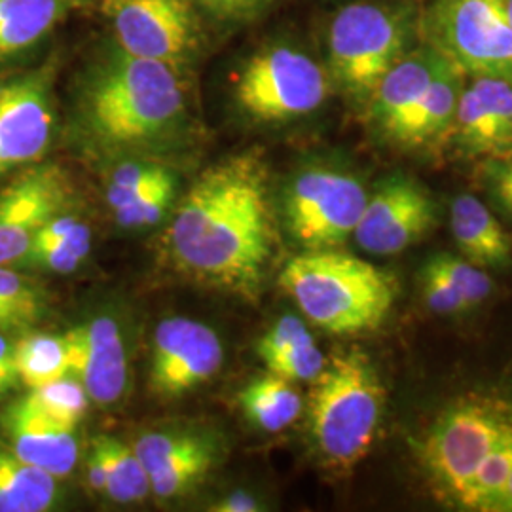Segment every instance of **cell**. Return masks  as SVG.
Segmentation results:
<instances>
[{
    "label": "cell",
    "mask_w": 512,
    "mask_h": 512,
    "mask_svg": "<svg viewBox=\"0 0 512 512\" xmlns=\"http://www.w3.org/2000/svg\"><path fill=\"white\" fill-rule=\"evenodd\" d=\"M266 171L251 156L207 169L179 205L169 247L188 274L253 296L274 253Z\"/></svg>",
    "instance_id": "cell-1"
},
{
    "label": "cell",
    "mask_w": 512,
    "mask_h": 512,
    "mask_svg": "<svg viewBox=\"0 0 512 512\" xmlns=\"http://www.w3.org/2000/svg\"><path fill=\"white\" fill-rule=\"evenodd\" d=\"M279 285L315 327L332 334L380 327L399 294L393 274L332 249H311L291 258Z\"/></svg>",
    "instance_id": "cell-2"
},
{
    "label": "cell",
    "mask_w": 512,
    "mask_h": 512,
    "mask_svg": "<svg viewBox=\"0 0 512 512\" xmlns=\"http://www.w3.org/2000/svg\"><path fill=\"white\" fill-rule=\"evenodd\" d=\"M511 423L512 399L478 393L452 401L425 427L416 458L442 505L467 512L476 480Z\"/></svg>",
    "instance_id": "cell-3"
},
{
    "label": "cell",
    "mask_w": 512,
    "mask_h": 512,
    "mask_svg": "<svg viewBox=\"0 0 512 512\" xmlns=\"http://www.w3.org/2000/svg\"><path fill=\"white\" fill-rule=\"evenodd\" d=\"M310 429L330 467L349 471L370 452L384 418L385 389L363 353L336 355L313 380Z\"/></svg>",
    "instance_id": "cell-4"
},
{
    "label": "cell",
    "mask_w": 512,
    "mask_h": 512,
    "mask_svg": "<svg viewBox=\"0 0 512 512\" xmlns=\"http://www.w3.org/2000/svg\"><path fill=\"white\" fill-rule=\"evenodd\" d=\"M183 110L179 78L164 61L126 55L90 97L95 133L112 145H135L160 135Z\"/></svg>",
    "instance_id": "cell-5"
},
{
    "label": "cell",
    "mask_w": 512,
    "mask_h": 512,
    "mask_svg": "<svg viewBox=\"0 0 512 512\" xmlns=\"http://www.w3.org/2000/svg\"><path fill=\"white\" fill-rule=\"evenodd\" d=\"M408 27L378 4H351L330 25L329 50L338 80L357 97H372L385 74L401 61Z\"/></svg>",
    "instance_id": "cell-6"
},
{
    "label": "cell",
    "mask_w": 512,
    "mask_h": 512,
    "mask_svg": "<svg viewBox=\"0 0 512 512\" xmlns=\"http://www.w3.org/2000/svg\"><path fill=\"white\" fill-rule=\"evenodd\" d=\"M431 37L439 52L471 76L512 80V23L507 0H437Z\"/></svg>",
    "instance_id": "cell-7"
},
{
    "label": "cell",
    "mask_w": 512,
    "mask_h": 512,
    "mask_svg": "<svg viewBox=\"0 0 512 512\" xmlns=\"http://www.w3.org/2000/svg\"><path fill=\"white\" fill-rule=\"evenodd\" d=\"M329 93L325 71L306 54L274 48L255 55L239 74V105L262 122H285L321 107Z\"/></svg>",
    "instance_id": "cell-8"
},
{
    "label": "cell",
    "mask_w": 512,
    "mask_h": 512,
    "mask_svg": "<svg viewBox=\"0 0 512 512\" xmlns=\"http://www.w3.org/2000/svg\"><path fill=\"white\" fill-rule=\"evenodd\" d=\"M365 186L355 177L313 169L289 186L285 217L293 238L311 249H332L346 243L365 211Z\"/></svg>",
    "instance_id": "cell-9"
},
{
    "label": "cell",
    "mask_w": 512,
    "mask_h": 512,
    "mask_svg": "<svg viewBox=\"0 0 512 512\" xmlns=\"http://www.w3.org/2000/svg\"><path fill=\"white\" fill-rule=\"evenodd\" d=\"M435 222L437 203L425 186L397 175L366 200L353 238L370 255H399L425 238Z\"/></svg>",
    "instance_id": "cell-10"
},
{
    "label": "cell",
    "mask_w": 512,
    "mask_h": 512,
    "mask_svg": "<svg viewBox=\"0 0 512 512\" xmlns=\"http://www.w3.org/2000/svg\"><path fill=\"white\" fill-rule=\"evenodd\" d=\"M124 54L164 61L181 59L196 37V21L188 0H105Z\"/></svg>",
    "instance_id": "cell-11"
},
{
    "label": "cell",
    "mask_w": 512,
    "mask_h": 512,
    "mask_svg": "<svg viewBox=\"0 0 512 512\" xmlns=\"http://www.w3.org/2000/svg\"><path fill=\"white\" fill-rule=\"evenodd\" d=\"M219 336L198 321L165 319L154 332L152 387L167 397H177L213 378L222 365Z\"/></svg>",
    "instance_id": "cell-12"
},
{
    "label": "cell",
    "mask_w": 512,
    "mask_h": 512,
    "mask_svg": "<svg viewBox=\"0 0 512 512\" xmlns=\"http://www.w3.org/2000/svg\"><path fill=\"white\" fill-rule=\"evenodd\" d=\"M67 203V183L54 165L29 169L0 194V266L29 253L38 232Z\"/></svg>",
    "instance_id": "cell-13"
},
{
    "label": "cell",
    "mask_w": 512,
    "mask_h": 512,
    "mask_svg": "<svg viewBox=\"0 0 512 512\" xmlns=\"http://www.w3.org/2000/svg\"><path fill=\"white\" fill-rule=\"evenodd\" d=\"M52 128L50 93L40 76L0 86V175L40 160L50 145Z\"/></svg>",
    "instance_id": "cell-14"
},
{
    "label": "cell",
    "mask_w": 512,
    "mask_h": 512,
    "mask_svg": "<svg viewBox=\"0 0 512 512\" xmlns=\"http://www.w3.org/2000/svg\"><path fill=\"white\" fill-rule=\"evenodd\" d=\"M454 139L469 156L505 160L512 156V80L473 76L463 88Z\"/></svg>",
    "instance_id": "cell-15"
},
{
    "label": "cell",
    "mask_w": 512,
    "mask_h": 512,
    "mask_svg": "<svg viewBox=\"0 0 512 512\" xmlns=\"http://www.w3.org/2000/svg\"><path fill=\"white\" fill-rule=\"evenodd\" d=\"M71 353V376L84 385L90 401L118 403L128 384V359L122 332L114 319L95 317L65 332Z\"/></svg>",
    "instance_id": "cell-16"
},
{
    "label": "cell",
    "mask_w": 512,
    "mask_h": 512,
    "mask_svg": "<svg viewBox=\"0 0 512 512\" xmlns=\"http://www.w3.org/2000/svg\"><path fill=\"white\" fill-rule=\"evenodd\" d=\"M0 429L6 446L18 458L37 465L55 478L73 473L78 461L74 429L44 416L27 397L2 412Z\"/></svg>",
    "instance_id": "cell-17"
},
{
    "label": "cell",
    "mask_w": 512,
    "mask_h": 512,
    "mask_svg": "<svg viewBox=\"0 0 512 512\" xmlns=\"http://www.w3.org/2000/svg\"><path fill=\"white\" fill-rule=\"evenodd\" d=\"M446 55L437 48H423L414 54L403 55L401 61L385 74L372 95V114L376 124L391 141L410 112L420 103L421 95L429 88Z\"/></svg>",
    "instance_id": "cell-18"
},
{
    "label": "cell",
    "mask_w": 512,
    "mask_h": 512,
    "mask_svg": "<svg viewBox=\"0 0 512 512\" xmlns=\"http://www.w3.org/2000/svg\"><path fill=\"white\" fill-rule=\"evenodd\" d=\"M463 78L465 73L458 65L446 59L391 143L404 148H421L446 137L454 128L459 97L465 88Z\"/></svg>",
    "instance_id": "cell-19"
},
{
    "label": "cell",
    "mask_w": 512,
    "mask_h": 512,
    "mask_svg": "<svg viewBox=\"0 0 512 512\" xmlns=\"http://www.w3.org/2000/svg\"><path fill=\"white\" fill-rule=\"evenodd\" d=\"M450 228L459 253L480 268L511 264L512 243L494 213L473 194H461L450 209Z\"/></svg>",
    "instance_id": "cell-20"
},
{
    "label": "cell",
    "mask_w": 512,
    "mask_h": 512,
    "mask_svg": "<svg viewBox=\"0 0 512 512\" xmlns=\"http://www.w3.org/2000/svg\"><path fill=\"white\" fill-rule=\"evenodd\" d=\"M55 476L0 446V512H44L54 507Z\"/></svg>",
    "instance_id": "cell-21"
},
{
    "label": "cell",
    "mask_w": 512,
    "mask_h": 512,
    "mask_svg": "<svg viewBox=\"0 0 512 512\" xmlns=\"http://www.w3.org/2000/svg\"><path fill=\"white\" fill-rule=\"evenodd\" d=\"M67 0H0V57L21 54L63 18Z\"/></svg>",
    "instance_id": "cell-22"
},
{
    "label": "cell",
    "mask_w": 512,
    "mask_h": 512,
    "mask_svg": "<svg viewBox=\"0 0 512 512\" xmlns=\"http://www.w3.org/2000/svg\"><path fill=\"white\" fill-rule=\"evenodd\" d=\"M239 404L251 423L268 433H279L293 425L304 406L293 382H287L272 372L249 382L239 393Z\"/></svg>",
    "instance_id": "cell-23"
},
{
    "label": "cell",
    "mask_w": 512,
    "mask_h": 512,
    "mask_svg": "<svg viewBox=\"0 0 512 512\" xmlns=\"http://www.w3.org/2000/svg\"><path fill=\"white\" fill-rule=\"evenodd\" d=\"M92 454L105 471V494L118 503H135L150 494V478L128 444L112 437L93 440Z\"/></svg>",
    "instance_id": "cell-24"
},
{
    "label": "cell",
    "mask_w": 512,
    "mask_h": 512,
    "mask_svg": "<svg viewBox=\"0 0 512 512\" xmlns=\"http://www.w3.org/2000/svg\"><path fill=\"white\" fill-rule=\"evenodd\" d=\"M19 382L35 389L71 376V353L65 334H31L14 346Z\"/></svg>",
    "instance_id": "cell-25"
},
{
    "label": "cell",
    "mask_w": 512,
    "mask_h": 512,
    "mask_svg": "<svg viewBox=\"0 0 512 512\" xmlns=\"http://www.w3.org/2000/svg\"><path fill=\"white\" fill-rule=\"evenodd\" d=\"M44 311V298L37 285L0 266V332L21 330L37 323Z\"/></svg>",
    "instance_id": "cell-26"
},
{
    "label": "cell",
    "mask_w": 512,
    "mask_h": 512,
    "mask_svg": "<svg viewBox=\"0 0 512 512\" xmlns=\"http://www.w3.org/2000/svg\"><path fill=\"white\" fill-rule=\"evenodd\" d=\"M27 399L35 404L44 416L69 429H76L90 403L84 385L73 376H65L61 380L35 387L31 389Z\"/></svg>",
    "instance_id": "cell-27"
},
{
    "label": "cell",
    "mask_w": 512,
    "mask_h": 512,
    "mask_svg": "<svg viewBox=\"0 0 512 512\" xmlns=\"http://www.w3.org/2000/svg\"><path fill=\"white\" fill-rule=\"evenodd\" d=\"M90 249H92L90 228L84 222H78L63 238L35 241L21 262L35 264L57 274H69L82 264V260H86V256L90 255Z\"/></svg>",
    "instance_id": "cell-28"
},
{
    "label": "cell",
    "mask_w": 512,
    "mask_h": 512,
    "mask_svg": "<svg viewBox=\"0 0 512 512\" xmlns=\"http://www.w3.org/2000/svg\"><path fill=\"white\" fill-rule=\"evenodd\" d=\"M207 446H211L207 440L190 433H148L135 442L133 450L148 475H152L198 454Z\"/></svg>",
    "instance_id": "cell-29"
},
{
    "label": "cell",
    "mask_w": 512,
    "mask_h": 512,
    "mask_svg": "<svg viewBox=\"0 0 512 512\" xmlns=\"http://www.w3.org/2000/svg\"><path fill=\"white\" fill-rule=\"evenodd\" d=\"M429 260L452 283V287L463 298V302L467 304L469 310L486 302L494 291L492 279L488 277V274L480 266L469 262L463 256L442 253V255L431 256Z\"/></svg>",
    "instance_id": "cell-30"
},
{
    "label": "cell",
    "mask_w": 512,
    "mask_h": 512,
    "mask_svg": "<svg viewBox=\"0 0 512 512\" xmlns=\"http://www.w3.org/2000/svg\"><path fill=\"white\" fill-rule=\"evenodd\" d=\"M215 463L213 446H207L202 452L183 459L162 471H156L150 478V492L160 499H171L194 488L203 476L211 471Z\"/></svg>",
    "instance_id": "cell-31"
},
{
    "label": "cell",
    "mask_w": 512,
    "mask_h": 512,
    "mask_svg": "<svg viewBox=\"0 0 512 512\" xmlns=\"http://www.w3.org/2000/svg\"><path fill=\"white\" fill-rule=\"evenodd\" d=\"M173 194H175V181L169 175L162 183L156 184L139 198L114 209V217L124 228H143V226L156 224L164 217L165 211L173 202Z\"/></svg>",
    "instance_id": "cell-32"
},
{
    "label": "cell",
    "mask_w": 512,
    "mask_h": 512,
    "mask_svg": "<svg viewBox=\"0 0 512 512\" xmlns=\"http://www.w3.org/2000/svg\"><path fill=\"white\" fill-rule=\"evenodd\" d=\"M171 173L160 165L126 164L122 165L109 184L107 202L112 211L139 198L141 194L162 183Z\"/></svg>",
    "instance_id": "cell-33"
},
{
    "label": "cell",
    "mask_w": 512,
    "mask_h": 512,
    "mask_svg": "<svg viewBox=\"0 0 512 512\" xmlns=\"http://www.w3.org/2000/svg\"><path fill=\"white\" fill-rule=\"evenodd\" d=\"M325 365L323 351L317 348L315 340H310L279 353L266 363V368L287 382H313Z\"/></svg>",
    "instance_id": "cell-34"
},
{
    "label": "cell",
    "mask_w": 512,
    "mask_h": 512,
    "mask_svg": "<svg viewBox=\"0 0 512 512\" xmlns=\"http://www.w3.org/2000/svg\"><path fill=\"white\" fill-rule=\"evenodd\" d=\"M421 293L429 310L439 315H458L469 311L463 298L456 293L452 283L442 275L439 268L427 260L421 270Z\"/></svg>",
    "instance_id": "cell-35"
},
{
    "label": "cell",
    "mask_w": 512,
    "mask_h": 512,
    "mask_svg": "<svg viewBox=\"0 0 512 512\" xmlns=\"http://www.w3.org/2000/svg\"><path fill=\"white\" fill-rule=\"evenodd\" d=\"M313 340L308 327L294 315H285L268 330L258 342V355L264 363L277 357L279 353L294 348L298 344Z\"/></svg>",
    "instance_id": "cell-36"
},
{
    "label": "cell",
    "mask_w": 512,
    "mask_h": 512,
    "mask_svg": "<svg viewBox=\"0 0 512 512\" xmlns=\"http://www.w3.org/2000/svg\"><path fill=\"white\" fill-rule=\"evenodd\" d=\"M490 190L497 203L512 217V156L490 165Z\"/></svg>",
    "instance_id": "cell-37"
},
{
    "label": "cell",
    "mask_w": 512,
    "mask_h": 512,
    "mask_svg": "<svg viewBox=\"0 0 512 512\" xmlns=\"http://www.w3.org/2000/svg\"><path fill=\"white\" fill-rule=\"evenodd\" d=\"M213 12L220 16H241L253 12L264 0H203Z\"/></svg>",
    "instance_id": "cell-38"
},
{
    "label": "cell",
    "mask_w": 512,
    "mask_h": 512,
    "mask_svg": "<svg viewBox=\"0 0 512 512\" xmlns=\"http://www.w3.org/2000/svg\"><path fill=\"white\" fill-rule=\"evenodd\" d=\"M16 344H10L4 334L0 332V370L16 374L18 376V366H16V351H14ZM19 378V376H18Z\"/></svg>",
    "instance_id": "cell-39"
},
{
    "label": "cell",
    "mask_w": 512,
    "mask_h": 512,
    "mask_svg": "<svg viewBox=\"0 0 512 512\" xmlns=\"http://www.w3.org/2000/svg\"><path fill=\"white\" fill-rule=\"evenodd\" d=\"M217 511L224 512H243V511H256L255 499L247 497V495H234L228 501L220 503Z\"/></svg>",
    "instance_id": "cell-40"
},
{
    "label": "cell",
    "mask_w": 512,
    "mask_h": 512,
    "mask_svg": "<svg viewBox=\"0 0 512 512\" xmlns=\"http://www.w3.org/2000/svg\"><path fill=\"white\" fill-rule=\"evenodd\" d=\"M19 378L16 374H10V372H4L0 370V393L12 389L14 385L18 384Z\"/></svg>",
    "instance_id": "cell-41"
},
{
    "label": "cell",
    "mask_w": 512,
    "mask_h": 512,
    "mask_svg": "<svg viewBox=\"0 0 512 512\" xmlns=\"http://www.w3.org/2000/svg\"><path fill=\"white\" fill-rule=\"evenodd\" d=\"M507 8H509V18H511L512 23V0H507Z\"/></svg>",
    "instance_id": "cell-42"
}]
</instances>
